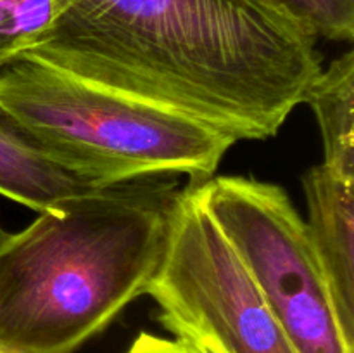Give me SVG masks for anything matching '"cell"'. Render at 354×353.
<instances>
[{
  "mask_svg": "<svg viewBox=\"0 0 354 353\" xmlns=\"http://www.w3.org/2000/svg\"><path fill=\"white\" fill-rule=\"evenodd\" d=\"M297 353H354L306 221L277 183L249 176L190 182Z\"/></svg>",
  "mask_w": 354,
  "mask_h": 353,
  "instance_id": "obj_4",
  "label": "cell"
},
{
  "mask_svg": "<svg viewBox=\"0 0 354 353\" xmlns=\"http://www.w3.org/2000/svg\"><path fill=\"white\" fill-rule=\"evenodd\" d=\"M0 127L104 185L176 173L204 182L237 144L178 111L26 57L0 68Z\"/></svg>",
  "mask_w": 354,
  "mask_h": 353,
  "instance_id": "obj_3",
  "label": "cell"
},
{
  "mask_svg": "<svg viewBox=\"0 0 354 353\" xmlns=\"http://www.w3.org/2000/svg\"><path fill=\"white\" fill-rule=\"evenodd\" d=\"M100 187L106 185L31 151L0 127L2 196L41 213Z\"/></svg>",
  "mask_w": 354,
  "mask_h": 353,
  "instance_id": "obj_7",
  "label": "cell"
},
{
  "mask_svg": "<svg viewBox=\"0 0 354 353\" xmlns=\"http://www.w3.org/2000/svg\"><path fill=\"white\" fill-rule=\"evenodd\" d=\"M142 176L41 211L0 241V353H75L147 294L178 197Z\"/></svg>",
  "mask_w": 354,
  "mask_h": 353,
  "instance_id": "obj_2",
  "label": "cell"
},
{
  "mask_svg": "<svg viewBox=\"0 0 354 353\" xmlns=\"http://www.w3.org/2000/svg\"><path fill=\"white\" fill-rule=\"evenodd\" d=\"M303 189L311 244L342 327L354 338V179L317 165L303 175Z\"/></svg>",
  "mask_w": 354,
  "mask_h": 353,
  "instance_id": "obj_6",
  "label": "cell"
},
{
  "mask_svg": "<svg viewBox=\"0 0 354 353\" xmlns=\"http://www.w3.org/2000/svg\"><path fill=\"white\" fill-rule=\"evenodd\" d=\"M147 294L165 329L204 353H297L189 187L175 201Z\"/></svg>",
  "mask_w": 354,
  "mask_h": 353,
  "instance_id": "obj_5",
  "label": "cell"
},
{
  "mask_svg": "<svg viewBox=\"0 0 354 353\" xmlns=\"http://www.w3.org/2000/svg\"><path fill=\"white\" fill-rule=\"evenodd\" d=\"M19 57L187 114L239 141L279 134L322 71L317 40L245 0H55Z\"/></svg>",
  "mask_w": 354,
  "mask_h": 353,
  "instance_id": "obj_1",
  "label": "cell"
},
{
  "mask_svg": "<svg viewBox=\"0 0 354 353\" xmlns=\"http://www.w3.org/2000/svg\"><path fill=\"white\" fill-rule=\"evenodd\" d=\"M55 16V0H0V68L30 51Z\"/></svg>",
  "mask_w": 354,
  "mask_h": 353,
  "instance_id": "obj_10",
  "label": "cell"
},
{
  "mask_svg": "<svg viewBox=\"0 0 354 353\" xmlns=\"http://www.w3.org/2000/svg\"><path fill=\"white\" fill-rule=\"evenodd\" d=\"M127 353H204L180 338H162L152 332H140Z\"/></svg>",
  "mask_w": 354,
  "mask_h": 353,
  "instance_id": "obj_11",
  "label": "cell"
},
{
  "mask_svg": "<svg viewBox=\"0 0 354 353\" xmlns=\"http://www.w3.org/2000/svg\"><path fill=\"white\" fill-rule=\"evenodd\" d=\"M7 234V232L6 230H3V228L2 227H0V241H2V239H3V235H6Z\"/></svg>",
  "mask_w": 354,
  "mask_h": 353,
  "instance_id": "obj_12",
  "label": "cell"
},
{
  "mask_svg": "<svg viewBox=\"0 0 354 353\" xmlns=\"http://www.w3.org/2000/svg\"><path fill=\"white\" fill-rule=\"evenodd\" d=\"M304 104H310L324 142L322 165L354 179V54L351 51L322 68Z\"/></svg>",
  "mask_w": 354,
  "mask_h": 353,
  "instance_id": "obj_8",
  "label": "cell"
},
{
  "mask_svg": "<svg viewBox=\"0 0 354 353\" xmlns=\"http://www.w3.org/2000/svg\"><path fill=\"white\" fill-rule=\"evenodd\" d=\"M313 40L351 42L354 0H245Z\"/></svg>",
  "mask_w": 354,
  "mask_h": 353,
  "instance_id": "obj_9",
  "label": "cell"
}]
</instances>
